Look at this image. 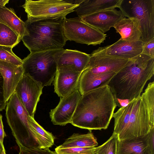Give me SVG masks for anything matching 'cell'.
Wrapping results in <instances>:
<instances>
[{
	"label": "cell",
	"mask_w": 154,
	"mask_h": 154,
	"mask_svg": "<svg viewBox=\"0 0 154 154\" xmlns=\"http://www.w3.org/2000/svg\"><path fill=\"white\" fill-rule=\"evenodd\" d=\"M79 4L68 3L64 0H26L23 7L27 14L29 21L40 20L64 19L75 11Z\"/></svg>",
	"instance_id": "obj_8"
},
{
	"label": "cell",
	"mask_w": 154,
	"mask_h": 154,
	"mask_svg": "<svg viewBox=\"0 0 154 154\" xmlns=\"http://www.w3.org/2000/svg\"><path fill=\"white\" fill-rule=\"evenodd\" d=\"M7 102L4 97V80L3 77L0 72V111H2L6 107Z\"/></svg>",
	"instance_id": "obj_32"
},
{
	"label": "cell",
	"mask_w": 154,
	"mask_h": 154,
	"mask_svg": "<svg viewBox=\"0 0 154 154\" xmlns=\"http://www.w3.org/2000/svg\"><path fill=\"white\" fill-rule=\"evenodd\" d=\"M116 154H150L143 136L118 141Z\"/></svg>",
	"instance_id": "obj_21"
},
{
	"label": "cell",
	"mask_w": 154,
	"mask_h": 154,
	"mask_svg": "<svg viewBox=\"0 0 154 154\" xmlns=\"http://www.w3.org/2000/svg\"><path fill=\"white\" fill-rule=\"evenodd\" d=\"M123 17L121 11L115 8L101 11L81 18L85 23L104 33Z\"/></svg>",
	"instance_id": "obj_14"
},
{
	"label": "cell",
	"mask_w": 154,
	"mask_h": 154,
	"mask_svg": "<svg viewBox=\"0 0 154 154\" xmlns=\"http://www.w3.org/2000/svg\"><path fill=\"white\" fill-rule=\"evenodd\" d=\"M118 141L117 135L112 133L106 141L99 146L97 152L100 154H116Z\"/></svg>",
	"instance_id": "obj_28"
},
{
	"label": "cell",
	"mask_w": 154,
	"mask_h": 154,
	"mask_svg": "<svg viewBox=\"0 0 154 154\" xmlns=\"http://www.w3.org/2000/svg\"><path fill=\"white\" fill-rule=\"evenodd\" d=\"M97 139L91 131L86 134L74 133L58 146L59 148L92 147L97 146Z\"/></svg>",
	"instance_id": "obj_23"
},
{
	"label": "cell",
	"mask_w": 154,
	"mask_h": 154,
	"mask_svg": "<svg viewBox=\"0 0 154 154\" xmlns=\"http://www.w3.org/2000/svg\"><path fill=\"white\" fill-rule=\"evenodd\" d=\"M142 53L154 58V38L143 44Z\"/></svg>",
	"instance_id": "obj_31"
},
{
	"label": "cell",
	"mask_w": 154,
	"mask_h": 154,
	"mask_svg": "<svg viewBox=\"0 0 154 154\" xmlns=\"http://www.w3.org/2000/svg\"><path fill=\"white\" fill-rule=\"evenodd\" d=\"M117 106L109 87L103 86L82 95L70 123L89 131L106 129Z\"/></svg>",
	"instance_id": "obj_2"
},
{
	"label": "cell",
	"mask_w": 154,
	"mask_h": 154,
	"mask_svg": "<svg viewBox=\"0 0 154 154\" xmlns=\"http://www.w3.org/2000/svg\"><path fill=\"white\" fill-rule=\"evenodd\" d=\"M81 96L77 88L66 96L60 97L57 105L49 112L53 124L64 126L70 123Z\"/></svg>",
	"instance_id": "obj_12"
},
{
	"label": "cell",
	"mask_w": 154,
	"mask_h": 154,
	"mask_svg": "<svg viewBox=\"0 0 154 154\" xmlns=\"http://www.w3.org/2000/svg\"><path fill=\"white\" fill-rule=\"evenodd\" d=\"M118 8L124 17L137 20L143 44L154 38V0H121Z\"/></svg>",
	"instance_id": "obj_7"
},
{
	"label": "cell",
	"mask_w": 154,
	"mask_h": 154,
	"mask_svg": "<svg viewBox=\"0 0 154 154\" xmlns=\"http://www.w3.org/2000/svg\"><path fill=\"white\" fill-rule=\"evenodd\" d=\"M63 49L30 53L23 60V74L28 75L43 87L50 86L57 69L58 57Z\"/></svg>",
	"instance_id": "obj_6"
},
{
	"label": "cell",
	"mask_w": 154,
	"mask_h": 154,
	"mask_svg": "<svg viewBox=\"0 0 154 154\" xmlns=\"http://www.w3.org/2000/svg\"><path fill=\"white\" fill-rule=\"evenodd\" d=\"M143 45L141 40L129 42L120 38L112 45L99 47L91 55L130 59L142 53Z\"/></svg>",
	"instance_id": "obj_11"
},
{
	"label": "cell",
	"mask_w": 154,
	"mask_h": 154,
	"mask_svg": "<svg viewBox=\"0 0 154 154\" xmlns=\"http://www.w3.org/2000/svg\"><path fill=\"white\" fill-rule=\"evenodd\" d=\"M9 0H0V6L5 7V5L8 3Z\"/></svg>",
	"instance_id": "obj_35"
},
{
	"label": "cell",
	"mask_w": 154,
	"mask_h": 154,
	"mask_svg": "<svg viewBox=\"0 0 154 154\" xmlns=\"http://www.w3.org/2000/svg\"><path fill=\"white\" fill-rule=\"evenodd\" d=\"M90 55L85 69L94 74L109 72L117 73L127 64L130 60Z\"/></svg>",
	"instance_id": "obj_16"
},
{
	"label": "cell",
	"mask_w": 154,
	"mask_h": 154,
	"mask_svg": "<svg viewBox=\"0 0 154 154\" xmlns=\"http://www.w3.org/2000/svg\"><path fill=\"white\" fill-rule=\"evenodd\" d=\"M1 154H6L5 149H3Z\"/></svg>",
	"instance_id": "obj_37"
},
{
	"label": "cell",
	"mask_w": 154,
	"mask_h": 154,
	"mask_svg": "<svg viewBox=\"0 0 154 154\" xmlns=\"http://www.w3.org/2000/svg\"><path fill=\"white\" fill-rule=\"evenodd\" d=\"M0 23L11 28L22 39L25 32V22L17 15L13 9L0 6Z\"/></svg>",
	"instance_id": "obj_22"
},
{
	"label": "cell",
	"mask_w": 154,
	"mask_h": 154,
	"mask_svg": "<svg viewBox=\"0 0 154 154\" xmlns=\"http://www.w3.org/2000/svg\"><path fill=\"white\" fill-rule=\"evenodd\" d=\"M82 73L71 67L57 68L53 81L54 92L60 97L71 93L78 88Z\"/></svg>",
	"instance_id": "obj_13"
},
{
	"label": "cell",
	"mask_w": 154,
	"mask_h": 154,
	"mask_svg": "<svg viewBox=\"0 0 154 154\" xmlns=\"http://www.w3.org/2000/svg\"><path fill=\"white\" fill-rule=\"evenodd\" d=\"M42 86L30 76L23 74L15 92L29 115L34 118L37 106L42 93Z\"/></svg>",
	"instance_id": "obj_10"
},
{
	"label": "cell",
	"mask_w": 154,
	"mask_h": 154,
	"mask_svg": "<svg viewBox=\"0 0 154 154\" xmlns=\"http://www.w3.org/2000/svg\"><path fill=\"white\" fill-rule=\"evenodd\" d=\"M116 73L113 72H109L94 74L85 69L80 77L78 89L82 95L91 91L108 85Z\"/></svg>",
	"instance_id": "obj_17"
},
{
	"label": "cell",
	"mask_w": 154,
	"mask_h": 154,
	"mask_svg": "<svg viewBox=\"0 0 154 154\" xmlns=\"http://www.w3.org/2000/svg\"><path fill=\"white\" fill-rule=\"evenodd\" d=\"M29 121L38 135L41 149L51 147L54 144L55 137L52 134L45 130L35 120L30 116Z\"/></svg>",
	"instance_id": "obj_24"
},
{
	"label": "cell",
	"mask_w": 154,
	"mask_h": 154,
	"mask_svg": "<svg viewBox=\"0 0 154 154\" xmlns=\"http://www.w3.org/2000/svg\"><path fill=\"white\" fill-rule=\"evenodd\" d=\"M5 116L19 146L41 149L38 135L29 122L30 116L15 92L7 102Z\"/></svg>",
	"instance_id": "obj_5"
},
{
	"label": "cell",
	"mask_w": 154,
	"mask_h": 154,
	"mask_svg": "<svg viewBox=\"0 0 154 154\" xmlns=\"http://www.w3.org/2000/svg\"><path fill=\"white\" fill-rule=\"evenodd\" d=\"M121 0H84L75 9L79 17L101 11L118 8Z\"/></svg>",
	"instance_id": "obj_20"
},
{
	"label": "cell",
	"mask_w": 154,
	"mask_h": 154,
	"mask_svg": "<svg viewBox=\"0 0 154 154\" xmlns=\"http://www.w3.org/2000/svg\"><path fill=\"white\" fill-rule=\"evenodd\" d=\"M99 149L98 147H75L55 149L56 154H95Z\"/></svg>",
	"instance_id": "obj_27"
},
{
	"label": "cell",
	"mask_w": 154,
	"mask_h": 154,
	"mask_svg": "<svg viewBox=\"0 0 154 154\" xmlns=\"http://www.w3.org/2000/svg\"><path fill=\"white\" fill-rule=\"evenodd\" d=\"M12 48L0 45V60L6 61L17 66L22 65L23 61L13 52Z\"/></svg>",
	"instance_id": "obj_26"
},
{
	"label": "cell",
	"mask_w": 154,
	"mask_h": 154,
	"mask_svg": "<svg viewBox=\"0 0 154 154\" xmlns=\"http://www.w3.org/2000/svg\"><path fill=\"white\" fill-rule=\"evenodd\" d=\"M63 26L67 41L96 45L103 42L107 36L106 34L85 23L79 17L65 18Z\"/></svg>",
	"instance_id": "obj_9"
},
{
	"label": "cell",
	"mask_w": 154,
	"mask_h": 154,
	"mask_svg": "<svg viewBox=\"0 0 154 154\" xmlns=\"http://www.w3.org/2000/svg\"><path fill=\"white\" fill-rule=\"evenodd\" d=\"M68 3L72 4L80 5L83 2L84 0H64Z\"/></svg>",
	"instance_id": "obj_34"
},
{
	"label": "cell",
	"mask_w": 154,
	"mask_h": 154,
	"mask_svg": "<svg viewBox=\"0 0 154 154\" xmlns=\"http://www.w3.org/2000/svg\"><path fill=\"white\" fill-rule=\"evenodd\" d=\"M2 116L0 114V141L3 146L4 138L7 136V135L4 131L2 121Z\"/></svg>",
	"instance_id": "obj_33"
},
{
	"label": "cell",
	"mask_w": 154,
	"mask_h": 154,
	"mask_svg": "<svg viewBox=\"0 0 154 154\" xmlns=\"http://www.w3.org/2000/svg\"><path fill=\"white\" fill-rule=\"evenodd\" d=\"M113 27L120 34L122 40L129 42L140 40L141 33L138 22L134 18L123 17Z\"/></svg>",
	"instance_id": "obj_19"
},
{
	"label": "cell",
	"mask_w": 154,
	"mask_h": 154,
	"mask_svg": "<svg viewBox=\"0 0 154 154\" xmlns=\"http://www.w3.org/2000/svg\"><path fill=\"white\" fill-rule=\"evenodd\" d=\"M0 72L3 79L4 97L7 102L23 77V70L22 65L17 66L0 60Z\"/></svg>",
	"instance_id": "obj_15"
},
{
	"label": "cell",
	"mask_w": 154,
	"mask_h": 154,
	"mask_svg": "<svg viewBox=\"0 0 154 154\" xmlns=\"http://www.w3.org/2000/svg\"><path fill=\"white\" fill-rule=\"evenodd\" d=\"M154 74V58L141 53L130 59L111 79L108 85L116 101L129 102L140 96L145 85Z\"/></svg>",
	"instance_id": "obj_3"
},
{
	"label": "cell",
	"mask_w": 154,
	"mask_h": 154,
	"mask_svg": "<svg viewBox=\"0 0 154 154\" xmlns=\"http://www.w3.org/2000/svg\"><path fill=\"white\" fill-rule=\"evenodd\" d=\"M64 19L25 22V32L21 40L30 53L63 48L67 41L63 29Z\"/></svg>",
	"instance_id": "obj_4"
},
{
	"label": "cell",
	"mask_w": 154,
	"mask_h": 154,
	"mask_svg": "<svg viewBox=\"0 0 154 154\" xmlns=\"http://www.w3.org/2000/svg\"><path fill=\"white\" fill-rule=\"evenodd\" d=\"M21 40L18 35L7 25L0 23V45L12 48Z\"/></svg>",
	"instance_id": "obj_25"
},
{
	"label": "cell",
	"mask_w": 154,
	"mask_h": 154,
	"mask_svg": "<svg viewBox=\"0 0 154 154\" xmlns=\"http://www.w3.org/2000/svg\"><path fill=\"white\" fill-rule=\"evenodd\" d=\"M90 57V54L76 50L64 49L58 57L57 68L71 67L82 72L85 69Z\"/></svg>",
	"instance_id": "obj_18"
},
{
	"label": "cell",
	"mask_w": 154,
	"mask_h": 154,
	"mask_svg": "<svg viewBox=\"0 0 154 154\" xmlns=\"http://www.w3.org/2000/svg\"><path fill=\"white\" fill-rule=\"evenodd\" d=\"M113 133L118 141L142 137L154 128V82H150L141 96L113 114Z\"/></svg>",
	"instance_id": "obj_1"
},
{
	"label": "cell",
	"mask_w": 154,
	"mask_h": 154,
	"mask_svg": "<svg viewBox=\"0 0 154 154\" xmlns=\"http://www.w3.org/2000/svg\"><path fill=\"white\" fill-rule=\"evenodd\" d=\"M18 154H56L55 152L47 149H35L29 148L20 146Z\"/></svg>",
	"instance_id": "obj_29"
},
{
	"label": "cell",
	"mask_w": 154,
	"mask_h": 154,
	"mask_svg": "<svg viewBox=\"0 0 154 154\" xmlns=\"http://www.w3.org/2000/svg\"><path fill=\"white\" fill-rule=\"evenodd\" d=\"M95 154H100V153L99 152H98L97 151V152Z\"/></svg>",
	"instance_id": "obj_38"
},
{
	"label": "cell",
	"mask_w": 154,
	"mask_h": 154,
	"mask_svg": "<svg viewBox=\"0 0 154 154\" xmlns=\"http://www.w3.org/2000/svg\"><path fill=\"white\" fill-rule=\"evenodd\" d=\"M5 149L4 146H3L0 141V154H1L3 149Z\"/></svg>",
	"instance_id": "obj_36"
},
{
	"label": "cell",
	"mask_w": 154,
	"mask_h": 154,
	"mask_svg": "<svg viewBox=\"0 0 154 154\" xmlns=\"http://www.w3.org/2000/svg\"><path fill=\"white\" fill-rule=\"evenodd\" d=\"M143 137L148 146L150 154H154V128Z\"/></svg>",
	"instance_id": "obj_30"
}]
</instances>
